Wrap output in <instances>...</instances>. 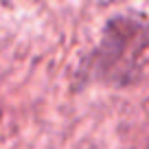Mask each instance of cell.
Instances as JSON below:
<instances>
[{"instance_id":"obj_1","label":"cell","mask_w":149,"mask_h":149,"mask_svg":"<svg viewBox=\"0 0 149 149\" xmlns=\"http://www.w3.org/2000/svg\"><path fill=\"white\" fill-rule=\"evenodd\" d=\"M149 70V15L118 13L101 29L99 42L81 57L74 84L127 88Z\"/></svg>"}]
</instances>
